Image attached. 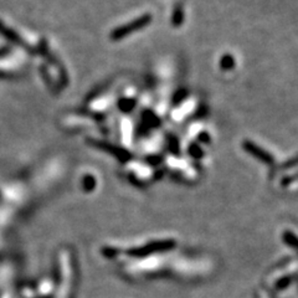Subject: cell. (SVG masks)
Instances as JSON below:
<instances>
[{"label":"cell","mask_w":298,"mask_h":298,"mask_svg":"<svg viewBox=\"0 0 298 298\" xmlns=\"http://www.w3.org/2000/svg\"><path fill=\"white\" fill-rule=\"evenodd\" d=\"M243 148H245L250 154H252L254 157H256L257 159L261 160V162L267 163V164H272V162H273V159H272V157L268 153L265 152L264 149H261L260 147L255 146L251 142H245V143H243Z\"/></svg>","instance_id":"obj_1"},{"label":"cell","mask_w":298,"mask_h":298,"mask_svg":"<svg viewBox=\"0 0 298 298\" xmlns=\"http://www.w3.org/2000/svg\"><path fill=\"white\" fill-rule=\"evenodd\" d=\"M177 14H178V10H177ZM181 18H183V16H181V11H179V21H180V23H181ZM174 20H176V24H178V16H176Z\"/></svg>","instance_id":"obj_4"},{"label":"cell","mask_w":298,"mask_h":298,"mask_svg":"<svg viewBox=\"0 0 298 298\" xmlns=\"http://www.w3.org/2000/svg\"><path fill=\"white\" fill-rule=\"evenodd\" d=\"M221 67L224 70H230L231 67H234V60L231 56H225L221 61Z\"/></svg>","instance_id":"obj_3"},{"label":"cell","mask_w":298,"mask_h":298,"mask_svg":"<svg viewBox=\"0 0 298 298\" xmlns=\"http://www.w3.org/2000/svg\"><path fill=\"white\" fill-rule=\"evenodd\" d=\"M150 21V16H143V18L138 19L137 21H134V23H132L131 25H127V27L122 28L120 30H118L117 31V37H122L124 36V35H127L128 32H132L133 30H137L138 28H143L144 25H147V24Z\"/></svg>","instance_id":"obj_2"}]
</instances>
